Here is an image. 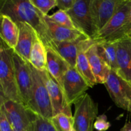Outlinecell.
Wrapping results in <instances>:
<instances>
[{"instance_id": "6da1fadb", "label": "cell", "mask_w": 131, "mask_h": 131, "mask_svg": "<svg viewBox=\"0 0 131 131\" xmlns=\"http://www.w3.org/2000/svg\"><path fill=\"white\" fill-rule=\"evenodd\" d=\"M0 15L11 18L15 23H24L31 26L46 48L54 50L55 43L42 14L30 0H1Z\"/></svg>"}, {"instance_id": "7a4b0ae2", "label": "cell", "mask_w": 131, "mask_h": 131, "mask_svg": "<svg viewBox=\"0 0 131 131\" xmlns=\"http://www.w3.org/2000/svg\"><path fill=\"white\" fill-rule=\"evenodd\" d=\"M0 92L1 98L23 104L17 84L12 49L2 39L0 43Z\"/></svg>"}, {"instance_id": "3957f363", "label": "cell", "mask_w": 131, "mask_h": 131, "mask_svg": "<svg viewBox=\"0 0 131 131\" xmlns=\"http://www.w3.org/2000/svg\"><path fill=\"white\" fill-rule=\"evenodd\" d=\"M0 110L14 131H34L38 115L24 104L0 97Z\"/></svg>"}, {"instance_id": "277c9868", "label": "cell", "mask_w": 131, "mask_h": 131, "mask_svg": "<svg viewBox=\"0 0 131 131\" xmlns=\"http://www.w3.org/2000/svg\"><path fill=\"white\" fill-rule=\"evenodd\" d=\"M32 73L31 95L28 108L39 116L51 120L53 111L47 87L42 78L41 72L30 64Z\"/></svg>"}, {"instance_id": "5b68a950", "label": "cell", "mask_w": 131, "mask_h": 131, "mask_svg": "<svg viewBox=\"0 0 131 131\" xmlns=\"http://www.w3.org/2000/svg\"><path fill=\"white\" fill-rule=\"evenodd\" d=\"M130 11L131 0H123L117 12L93 39L115 42L127 37L126 28Z\"/></svg>"}, {"instance_id": "8992f818", "label": "cell", "mask_w": 131, "mask_h": 131, "mask_svg": "<svg viewBox=\"0 0 131 131\" xmlns=\"http://www.w3.org/2000/svg\"><path fill=\"white\" fill-rule=\"evenodd\" d=\"M74 130L93 131L94 123L98 116V104L86 93L74 104Z\"/></svg>"}, {"instance_id": "52a82bcc", "label": "cell", "mask_w": 131, "mask_h": 131, "mask_svg": "<svg viewBox=\"0 0 131 131\" xmlns=\"http://www.w3.org/2000/svg\"><path fill=\"white\" fill-rule=\"evenodd\" d=\"M90 0H75L73 7L67 12L69 15L75 29L93 38L97 34L90 11Z\"/></svg>"}, {"instance_id": "ba28073f", "label": "cell", "mask_w": 131, "mask_h": 131, "mask_svg": "<svg viewBox=\"0 0 131 131\" xmlns=\"http://www.w3.org/2000/svg\"><path fill=\"white\" fill-rule=\"evenodd\" d=\"M116 106L131 112V85L111 70L104 84Z\"/></svg>"}, {"instance_id": "9c48e42d", "label": "cell", "mask_w": 131, "mask_h": 131, "mask_svg": "<svg viewBox=\"0 0 131 131\" xmlns=\"http://www.w3.org/2000/svg\"><path fill=\"white\" fill-rule=\"evenodd\" d=\"M12 58L20 96L23 104L28 107L33 83L30 63L16 53L14 49H12Z\"/></svg>"}, {"instance_id": "30bf717a", "label": "cell", "mask_w": 131, "mask_h": 131, "mask_svg": "<svg viewBox=\"0 0 131 131\" xmlns=\"http://www.w3.org/2000/svg\"><path fill=\"white\" fill-rule=\"evenodd\" d=\"M40 72L48 91L53 111V116L60 113H65L70 116H73L71 106L68 103L61 86L47 70Z\"/></svg>"}, {"instance_id": "8fae6325", "label": "cell", "mask_w": 131, "mask_h": 131, "mask_svg": "<svg viewBox=\"0 0 131 131\" xmlns=\"http://www.w3.org/2000/svg\"><path fill=\"white\" fill-rule=\"evenodd\" d=\"M90 88L85 79L75 68L70 67L65 74L62 88L70 106L74 104Z\"/></svg>"}, {"instance_id": "7c38bea8", "label": "cell", "mask_w": 131, "mask_h": 131, "mask_svg": "<svg viewBox=\"0 0 131 131\" xmlns=\"http://www.w3.org/2000/svg\"><path fill=\"white\" fill-rule=\"evenodd\" d=\"M123 0H90V11L97 33L111 20Z\"/></svg>"}, {"instance_id": "4fadbf2b", "label": "cell", "mask_w": 131, "mask_h": 131, "mask_svg": "<svg viewBox=\"0 0 131 131\" xmlns=\"http://www.w3.org/2000/svg\"><path fill=\"white\" fill-rule=\"evenodd\" d=\"M97 40L83 35L78 39L71 42H55L54 51L61 56L70 67L75 68L76 60L79 51L97 43Z\"/></svg>"}, {"instance_id": "5bb4252c", "label": "cell", "mask_w": 131, "mask_h": 131, "mask_svg": "<svg viewBox=\"0 0 131 131\" xmlns=\"http://www.w3.org/2000/svg\"><path fill=\"white\" fill-rule=\"evenodd\" d=\"M116 74L131 85V37L117 41Z\"/></svg>"}, {"instance_id": "9a60e30c", "label": "cell", "mask_w": 131, "mask_h": 131, "mask_svg": "<svg viewBox=\"0 0 131 131\" xmlns=\"http://www.w3.org/2000/svg\"><path fill=\"white\" fill-rule=\"evenodd\" d=\"M19 29V38L14 51L24 60L29 62L30 54L37 33L29 24L24 23H15Z\"/></svg>"}, {"instance_id": "2e32d148", "label": "cell", "mask_w": 131, "mask_h": 131, "mask_svg": "<svg viewBox=\"0 0 131 131\" xmlns=\"http://www.w3.org/2000/svg\"><path fill=\"white\" fill-rule=\"evenodd\" d=\"M96 43L92 45L86 50V55L88 59L97 83L105 84L111 69L103 58L99 54Z\"/></svg>"}, {"instance_id": "e0dca14e", "label": "cell", "mask_w": 131, "mask_h": 131, "mask_svg": "<svg viewBox=\"0 0 131 131\" xmlns=\"http://www.w3.org/2000/svg\"><path fill=\"white\" fill-rule=\"evenodd\" d=\"M46 56L47 70L62 88L64 76L70 67V65L51 49L46 48Z\"/></svg>"}, {"instance_id": "ac0fdd59", "label": "cell", "mask_w": 131, "mask_h": 131, "mask_svg": "<svg viewBox=\"0 0 131 131\" xmlns=\"http://www.w3.org/2000/svg\"><path fill=\"white\" fill-rule=\"evenodd\" d=\"M47 15H44V19L52 40L54 43L71 42L78 39L82 35H84L78 29H69L51 21L48 19Z\"/></svg>"}, {"instance_id": "d6986e66", "label": "cell", "mask_w": 131, "mask_h": 131, "mask_svg": "<svg viewBox=\"0 0 131 131\" xmlns=\"http://www.w3.org/2000/svg\"><path fill=\"white\" fill-rule=\"evenodd\" d=\"M1 33L0 37L8 47L14 49L17 43L19 29L17 24L10 17L5 15H0Z\"/></svg>"}, {"instance_id": "ffe728a7", "label": "cell", "mask_w": 131, "mask_h": 131, "mask_svg": "<svg viewBox=\"0 0 131 131\" xmlns=\"http://www.w3.org/2000/svg\"><path fill=\"white\" fill-rule=\"evenodd\" d=\"M97 40V39H95ZM99 54L106 61L110 69L116 72L118 70L117 64V41H108L97 40L96 43Z\"/></svg>"}, {"instance_id": "44dd1931", "label": "cell", "mask_w": 131, "mask_h": 131, "mask_svg": "<svg viewBox=\"0 0 131 131\" xmlns=\"http://www.w3.org/2000/svg\"><path fill=\"white\" fill-rule=\"evenodd\" d=\"M29 63L40 71L47 70L46 47L37 35L35 38L31 51Z\"/></svg>"}, {"instance_id": "7402d4cb", "label": "cell", "mask_w": 131, "mask_h": 131, "mask_svg": "<svg viewBox=\"0 0 131 131\" xmlns=\"http://www.w3.org/2000/svg\"><path fill=\"white\" fill-rule=\"evenodd\" d=\"M88 47L82 49L79 51L78 57H77L75 69L79 72V74L82 75V77L85 79L86 81L89 85L90 88H93L97 83L93 74L92 69H91L88 58L86 55V50Z\"/></svg>"}, {"instance_id": "603a6c76", "label": "cell", "mask_w": 131, "mask_h": 131, "mask_svg": "<svg viewBox=\"0 0 131 131\" xmlns=\"http://www.w3.org/2000/svg\"><path fill=\"white\" fill-rule=\"evenodd\" d=\"M51 122L56 131H72L74 129V118L65 113L54 116Z\"/></svg>"}, {"instance_id": "cb8c5ba5", "label": "cell", "mask_w": 131, "mask_h": 131, "mask_svg": "<svg viewBox=\"0 0 131 131\" xmlns=\"http://www.w3.org/2000/svg\"><path fill=\"white\" fill-rule=\"evenodd\" d=\"M47 16L48 19H50L51 21L54 22L59 25L69 28V29H76L72 21L71 18L70 17L67 12L59 10L58 11L54 13L52 15H47Z\"/></svg>"}, {"instance_id": "d4e9b609", "label": "cell", "mask_w": 131, "mask_h": 131, "mask_svg": "<svg viewBox=\"0 0 131 131\" xmlns=\"http://www.w3.org/2000/svg\"><path fill=\"white\" fill-rule=\"evenodd\" d=\"M30 1L44 15H47L51 9L57 6V0H30Z\"/></svg>"}, {"instance_id": "484cf974", "label": "cell", "mask_w": 131, "mask_h": 131, "mask_svg": "<svg viewBox=\"0 0 131 131\" xmlns=\"http://www.w3.org/2000/svg\"><path fill=\"white\" fill-rule=\"evenodd\" d=\"M34 131H56V130L51 124V120L38 115L35 125Z\"/></svg>"}, {"instance_id": "4316f807", "label": "cell", "mask_w": 131, "mask_h": 131, "mask_svg": "<svg viewBox=\"0 0 131 131\" xmlns=\"http://www.w3.org/2000/svg\"><path fill=\"white\" fill-rule=\"evenodd\" d=\"M111 127V124L107 121L106 115H101L97 116L94 123V129L98 131H106Z\"/></svg>"}, {"instance_id": "83f0119b", "label": "cell", "mask_w": 131, "mask_h": 131, "mask_svg": "<svg viewBox=\"0 0 131 131\" xmlns=\"http://www.w3.org/2000/svg\"><path fill=\"white\" fill-rule=\"evenodd\" d=\"M0 131H14L6 115L0 110Z\"/></svg>"}, {"instance_id": "f1b7e54d", "label": "cell", "mask_w": 131, "mask_h": 131, "mask_svg": "<svg viewBox=\"0 0 131 131\" xmlns=\"http://www.w3.org/2000/svg\"><path fill=\"white\" fill-rule=\"evenodd\" d=\"M75 0H57V6L59 10L68 12L74 6Z\"/></svg>"}, {"instance_id": "f546056e", "label": "cell", "mask_w": 131, "mask_h": 131, "mask_svg": "<svg viewBox=\"0 0 131 131\" xmlns=\"http://www.w3.org/2000/svg\"><path fill=\"white\" fill-rule=\"evenodd\" d=\"M126 33L127 37H131V11L129 15V20H128L126 28Z\"/></svg>"}, {"instance_id": "4dcf8cb0", "label": "cell", "mask_w": 131, "mask_h": 131, "mask_svg": "<svg viewBox=\"0 0 131 131\" xmlns=\"http://www.w3.org/2000/svg\"><path fill=\"white\" fill-rule=\"evenodd\" d=\"M120 131H131V122H127Z\"/></svg>"}, {"instance_id": "1f68e13d", "label": "cell", "mask_w": 131, "mask_h": 131, "mask_svg": "<svg viewBox=\"0 0 131 131\" xmlns=\"http://www.w3.org/2000/svg\"><path fill=\"white\" fill-rule=\"evenodd\" d=\"M72 131H75V130H74V129H73V130H72Z\"/></svg>"}]
</instances>
